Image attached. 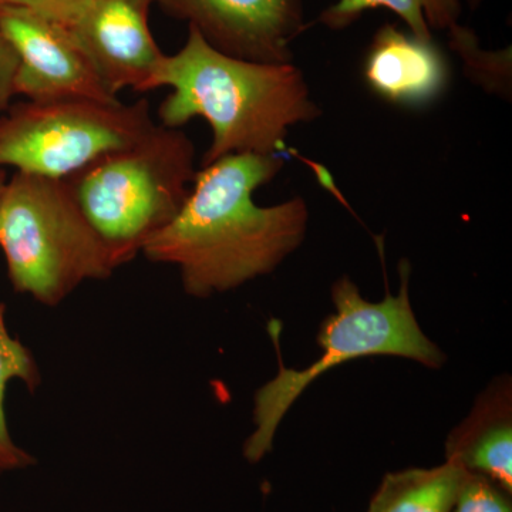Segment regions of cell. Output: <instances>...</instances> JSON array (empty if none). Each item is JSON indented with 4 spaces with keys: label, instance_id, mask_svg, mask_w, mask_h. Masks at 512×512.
Listing matches in <instances>:
<instances>
[{
    "label": "cell",
    "instance_id": "1",
    "mask_svg": "<svg viewBox=\"0 0 512 512\" xmlns=\"http://www.w3.org/2000/svg\"><path fill=\"white\" fill-rule=\"evenodd\" d=\"M285 160L229 154L195 174L183 208L143 249L154 264L177 266L192 298H210L272 274L301 247L309 208L296 195L261 207L254 194L281 173Z\"/></svg>",
    "mask_w": 512,
    "mask_h": 512
},
{
    "label": "cell",
    "instance_id": "2",
    "mask_svg": "<svg viewBox=\"0 0 512 512\" xmlns=\"http://www.w3.org/2000/svg\"><path fill=\"white\" fill-rule=\"evenodd\" d=\"M154 87L171 89L158 106L161 126L181 128L195 117L210 124L212 141L201 167L229 154L279 156L292 127L322 116L293 62L225 55L192 28L183 47L164 56Z\"/></svg>",
    "mask_w": 512,
    "mask_h": 512
},
{
    "label": "cell",
    "instance_id": "3",
    "mask_svg": "<svg viewBox=\"0 0 512 512\" xmlns=\"http://www.w3.org/2000/svg\"><path fill=\"white\" fill-rule=\"evenodd\" d=\"M195 147L181 128L154 126L64 178L114 268L133 261L177 217L190 194Z\"/></svg>",
    "mask_w": 512,
    "mask_h": 512
},
{
    "label": "cell",
    "instance_id": "4",
    "mask_svg": "<svg viewBox=\"0 0 512 512\" xmlns=\"http://www.w3.org/2000/svg\"><path fill=\"white\" fill-rule=\"evenodd\" d=\"M0 249L13 289L49 308L116 271L69 185L56 178L15 173L6 181Z\"/></svg>",
    "mask_w": 512,
    "mask_h": 512
},
{
    "label": "cell",
    "instance_id": "5",
    "mask_svg": "<svg viewBox=\"0 0 512 512\" xmlns=\"http://www.w3.org/2000/svg\"><path fill=\"white\" fill-rule=\"evenodd\" d=\"M410 265L400 262V289L382 302H369L349 276L333 284L335 312L318 333L322 355L302 370L279 360L278 375L255 394L254 433L245 441L244 456L258 463L272 450L276 430L309 384L333 367L366 356H399L427 367L443 365L444 353L421 330L409 296Z\"/></svg>",
    "mask_w": 512,
    "mask_h": 512
},
{
    "label": "cell",
    "instance_id": "6",
    "mask_svg": "<svg viewBox=\"0 0 512 512\" xmlns=\"http://www.w3.org/2000/svg\"><path fill=\"white\" fill-rule=\"evenodd\" d=\"M156 126L146 99L23 101L0 114V170L64 180Z\"/></svg>",
    "mask_w": 512,
    "mask_h": 512
},
{
    "label": "cell",
    "instance_id": "7",
    "mask_svg": "<svg viewBox=\"0 0 512 512\" xmlns=\"http://www.w3.org/2000/svg\"><path fill=\"white\" fill-rule=\"evenodd\" d=\"M188 23L225 55L292 63V45L308 29L303 0H151Z\"/></svg>",
    "mask_w": 512,
    "mask_h": 512
},
{
    "label": "cell",
    "instance_id": "8",
    "mask_svg": "<svg viewBox=\"0 0 512 512\" xmlns=\"http://www.w3.org/2000/svg\"><path fill=\"white\" fill-rule=\"evenodd\" d=\"M0 32L19 57L16 94L33 101L119 100L106 89L69 26L0 6Z\"/></svg>",
    "mask_w": 512,
    "mask_h": 512
},
{
    "label": "cell",
    "instance_id": "9",
    "mask_svg": "<svg viewBox=\"0 0 512 512\" xmlns=\"http://www.w3.org/2000/svg\"><path fill=\"white\" fill-rule=\"evenodd\" d=\"M151 5V0H93L70 28L114 97L124 89L156 90L165 55L148 25Z\"/></svg>",
    "mask_w": 512,
    "mask_h": 512
},
{
    "label": "cell",
    "instance_id": "10",
    "mask_svg": "<svg viewBox=\"0 0 512 512\" xmlns=\"http://www.w3.org/2000/svg\"><path fill=\"white\" fill-rule=\"evenodd\" d=\"M363 77L380 99L419 109L446 92L450 66L433 37L421 39L386 23L377 30L363 60Z\"/></svg>",
    "mask_w": 512,
    "mask_h": 512
},
{
    "label": "cell",
    "instance_id": "11",
    "mask_svg": "<svg viewBox=\"0 0 512 512\" xmlns=\"http://www.w3.org/2000/svg\"><path fill=\"white\" fill-rule=\"evenodd\" d=\"M446 460L480 474L512 494L511 387H490L473 412L448 436Z\"/></svg>",
    "mask_w": 512,
    "mask_h": 512
},
{
    "label": "cell",
    "instance_id": "12",
    "mask_svg": "<svg viewBox=\"0 0 512 512\" xmlns=\"http://www.w3.org/2000/svg\"><path fill=\"white\" fill-rule=\"evenodd\" d=\"M467 471L456 461L384 476L369 512H453Z\"/></svg>",
    "mask_w": 512,
    "mask_h": 512
},
{
    "label": "cell",
    "instance_id": "13",
    "mask_svg": "<svg viewBox=\"0 0 512 512\" xmlns=\"http://www.w3.org/2000/svg\"><path fill=\"white\" fill-rule=\"evenodd\" d=\"M376 9L390 10L421 39L433 37V30L447 32L463 12L461 0H338L320 13L318 22L330 30H343Z\"/></svg>",
    "mask_w": 512,
    "mask_h": 512
},
{
    "label": "cell",
    "instance_id": "14",
    "mask_svg": "<svg viewBox=\"0 0 512 512\" xmlns=\"http://www.w3.org/2000/svg\"><path fill=\"white\" fill-rule=\"evenodd\" d=\"M40 379L42 376L35 356L10 333L6 322V305L0 302V474L26 470L36 464V458L12 439L5 400L10 383L19 380L33 392L39 387Z\"/></svg>",
    "mask_w": 512,
    "mask_h": 512
},
{
    "label": "cell",
    "instance_id": "15",
    "mask_svg": "<svg viewBox=\"0 0 512 512\" xmlns=\"http://www.w3.org/2000/svg\"><path fill=\"white\" fill-rule=\"evenodd\" d=\"M448 45L464 62V70L471 82L485 92L511 97V47L490 52L480 46L473 30L460 23L447 30Z\"/></svg>",
    "mask_w": 512,
    "mask_h": 512
},
{
    "label": "cell",
    "instance_id": "16",
    "mask_svg": "<svg viewBox=\"0 0 512 512\" xmlns=\"http://www.w3.org/2000/svg\"><path fill=\"white\" fill-rule=\"evenodd\" d=\"M453 512H512L511 494L488 478L467 471Z\"/></svg>",
    "mask_w": 512,
    "mask_h": 512
},
{
    "label": "cell",
    "instance_id": "17",
    "mask_svg": "<svg viewBox=\"0 0 512 512\" xmlns=\"http://www.w3.org/2000/svg\"><path fill=\"white\" fill-rule=\"evenodd\" d=\"M93 0H0V6L29 10L43 18L72 28Z\"/></svg>",
    "mask_w": 512,
    "mask_h": 512
},
{
    "label": "cell",
    "instance_id": "18",
    "mask_svg": "<svg viewBox=\"0 0 512 512\" xmlns=\"http://www.w3.org/2000/svg\"><path fill=\"white\" fill-rule=\"evenodd\" d=\"M19 57L3 33L0 32V114L5 113L16 96V74Z\"/></svg>",
    "mask_w": 512,
    "mask_h": 512
},
{
    "label": "cell",
    "instance_id": "19",
    "mask_svg": "<svg viewBox=\"0 0 512 512\" xmlns=\"http://www.w3.org/2000/svg\"><path fill=\"white\" fill-rule=\"evenodd\" d=\"M6 181H8V178H6V171L0 170V194H2L3 187H5Z\"/></svg>",
    "mask_w": 512,
    "mask_h": 512
},
{
    "label": "cell",
    "instance_id": "20",
    "mask_svg": "<svg viewBox=\"0 0 512 512\" xmlns=\"http://www.w3.org/2000/svg\"><path fill=\"white\" fill-rule=\"evenodd\" d=\"M481 2H483V0H468V5H470L471 9H477L478 6L481 5Z\"/></svg>",
    "mask_w": 512,
    "mask_h": 512
}]
</instances>
